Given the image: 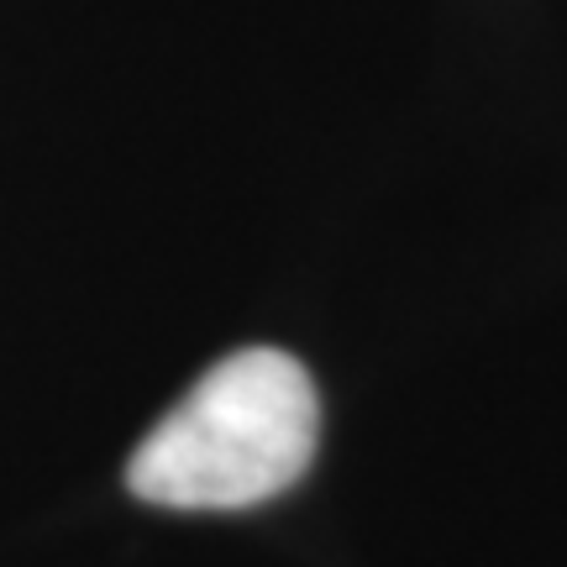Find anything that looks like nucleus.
<instances>
[{"label": "nucleus", "instance_id": "nucleus-1", "mask_svg": "<svg viewBox=\"0 0 567 567\" xmlns=\"http://www.w3.org/2000/svg\"><path fill=\"white\" fill-rule=\"evenodd\" d=\"M321 436L316 384L279 347H247L200 373L126 463L137 499L163 509H247L300 484Z\"/></svg>", "mask_w": 567, "mask_h": 567}]
</instances>
